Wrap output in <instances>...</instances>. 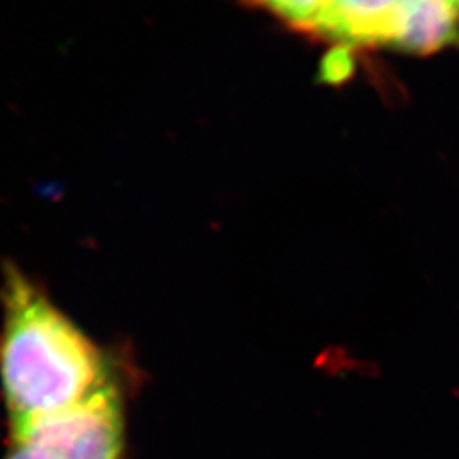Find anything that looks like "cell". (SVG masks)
I'll return each mask as SVG.
<instances>
[{
    "mask_svg": "<svg viewBox=\"0 0 459 459\" xmlns=\"http://www.w3.org/2000/svg\"><path fill=\"white\" fill-rule=\"evenodd\" d=\"M7 459H53L51 456H48L47 453H43V451H39V449H34V447H30V446H21V444H16V449L9 455V458Z\"/></svg>",
    "mask_w": 459,
    "mask_h": 459,
    "instance_id": "8992f818",
    "label": "cell"
},
{
    "mask_svg": "<svg viewBox=\"0 0 459 459\" xmlns=\"http://www.w3.org/2000/svg\"><path fill=\"white\" fill-rule=\"evenodd\" d=\"M248 7L264 11L303 33H313L328 0H238Z\"/></svg>",
    "mask_w": 459,
    "mask_h": 459,
    "instance_id": "5b68a950",
    "label": "cell"
},
{
    "mask_svg": "<svg viewBox=\"0 0 459 459\" xmlns=\"http://www.w3.org/2000/svg\"><path fill=\"white\" fill-rule=\"evenodd\" d=\"M16 444L53 459H119L123 413L113 383L82 403L14 427Z\"/></svg>",
    "mask_w": 459,
    "mask_h": 459,
    "instance_id": "7a4b0ae2",
    "label": "cell"
},
{
    "mask_svg": "<svg viewBox=\"0 0 459 459\" xmlns=\"http://www.w3.org/2000/svg\"><path fill=\"white\" fill-rule=\"evenodd\" d=\"M0 375L13 427L66 411L109 386L92 344L16 267L4 286Z\"/></svg>",
    "mask_w": 459,
    "mask_h": 459,
    "instance_id": "6da1fadb",
    "label": "cell"
},
{
    "mask_svg": "<svg viewBox=\"0 0 459 459\" xmlns=\"http://www.w3.org/2000/svg\"><path fill=\"white\" fill-rule=\"evenodd\" d=\"M405 0H328L313 33L342 47H392Z\"/></svg>",
    "mask_w": 459,
    "mask_h": 459,
    "instance_id": "3957f363",
    "label": "cell"
},
{
    "mask_svg": "<svg viewBox=\"0 0 459 459\" xmlns=\"http://www.w3.org/2000/svg\"><path fill=\"white\" fill-rule=\"evenodd\" d=\"M449 2L453 4V7H455V9L459 13V0H449Z\"/></svg>",
    "mask_w": 459,
    "mask_h": 459,
    "instance_id": "52a82bcc",
    "label": "cell"
},
{
    "mask_svg": "<svg viewBox=\"0 0 459 459\" xmlns=\"http://www.w3.org/2000/svg\"><path fill=\"white\" fill-rule=\"evenodd\" d=\"M459 45V13L449 0H405L392 48L429 55Z\"/></svg>",
    "mask_w": 459,
    "mask_h": 459,
    "instance_id": "277c9868",
    "label": "cell"
}]
</instances>
